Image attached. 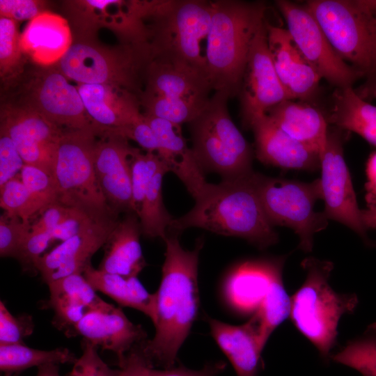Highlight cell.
<instances>
[{"instance_id": "obj_50", "label": "cell", "mask_w": 376, "mask_h": 376, "mask_svg": "<svg viewBox=\"0 0 376 376\" xmlns=\"http://www.w3.org/2000/svg\"><path fill=\"white\" fill-rule=\"evenodd\" d=\"M142 345L135 347L127 354L124 361L119 365V376H147V368L150 364L142 353Z\"/></svg>"}, {"instance_id": "obj_23", "label": "cell", "mask_w": 376, "mask_h": 376, "mask_svg": "<svg viewBox=\"0 0 376 376\" xmlns=\"http://www.w3.org/2000/svg\"><path fill=\"white\" fill-rule=\"evenodd\" d=\"M250 129L256 157L263 164L311 172L320 169V153L290 136L265 115L256 118Z\"/></svg>"}, {"instance_id": "obj_15", "label": "cell", "mask_w": 376, "mask_h": 376, "mask_svg": "<svg viewBox=\"0 0 376 376\" xmlns=\"http://www.w3.org/2000/svg\"><path fill=\"white\" fill-rule=\"evenodd\" d=\"M63 130L33 110L11 104L1 109V132L12 139L24 164L52 175Z\"/></svg>"}, {"instance_id": "obj_27", "label": "cell", "mask_w": 376, "mask_h": 376, "mask_svg": "<svg viewBox=\"0 0 376 376\" xmlns=\"http://www.w3.org/2000/svg\"><path fill=\"white\" fill-rule=\"evenodd\" d=\"M48 307L54 311L53 324L66 335L90 311L99 308L103 301L82 274H74L47 284Z\"/></svg>"}, {"instance_id": "obj_49", "label": "cell", "mask_w": 376, "mask_h": 376, "mask_svg": "<svg viewBox=\"0 0 376 376\" xmlns=\"http://www.w3.org/2000/svg\"><path fill=\"white\" fill-rule=\"evenodd\" d=\"M226 367L222 361L207 363L201 370H191L180 366L169 368L156 369L151 365L147 368V376H217Z\"/></svg>"}, {"instance_id": "obj_41", "label": "cell", "mask_w": 376, "mask_h": 376, "mask_svg": "<svg viewBox=\"0 0 376 376\" xmlns=\"http://www.w3.org/2000/svg\"><path fill=\"white\" fill-rule=\"evenodd\" d=\"M34 329L30 315L14 316L0 301V344L23 343V339L30 336Z\"/></svg>"}, {"instance_id": "obj_19", "label": "cell", "mask_w": 376, "mask_h": 376, "mask_svg": "<svg viewBox=\"0 0 376 376\" xmlns=\"http://www.w3.org/2000/svg\"><path fill=\"white\" fill-rule=\"evenodd\" d=\"M72 336H81L95 347L115 353L118 366L132 349L147 340L141 325L132 323L120 307L109 303L88 311L68 334Z\"/></svg>"}, {"instance_id": "obj_22", "label": "cell", "mask_w": 376, "mask_h": 376, "mask_svg": "<svg viewBox=\"0 0 376 376\" xmlns=\"http://www.w3.org/2000/svg\"><path fill=\"white\" fill-rule=\"evenodd\" d=\"M142 93L202 103L213 91L207 77L188 63L166 57L153 58L145 77Z\"/></svg>"}, {"instance_id": "obj_24", "label": "cell", "mask_w": 376, "mask_h": 376, "mask_svg": "<svg viewBox=\"0 0 376 376\" xmlns=\"http://www.w3.org/2000/svg\"><path fill=\"white\" fill-rule=\"evenodd\" d=\"M157 140V154L196 200L207 187L204 170L188 148L180 125L143 113Z\"/></svg>"}, {"instance_id": "obj_29", "label": "cell", "mask_w": 376, "mask_h": 376, "mask_svg": "<svg viewBox=\"0 0 376 376\" xmlns=\"http://www.w3.org/2000/svg\"><path fill=\"white\" fill-rule=\"evenodd\" d=\"M141 233L135 213L128 212L118 219L104 245L98 269L126 277L137 276L146 265L139 241Z\"/></svg>"}, {"instance_id": "obj_21", "label": "cell", "mask_w": 376, "mask_h": 376, "mask_svg": "<svg viewBox=\"0 0 376 376\" xmlns=\"http://www.w3.org/2000/svg\"><path fill=\"white\" fill-rule=\"evenodd\" d=\"M85 110L99 135L121 136L142 113L139 97L113 85L79 84Z\"/></svg>"}, {"instance_id": "obj_12", "label": "cell", "mask_w": 376, "mask_h": 376, "mask_svg": "<svg viewBox=\"0 0 376 376\" xmlns=\"http://www.w3.org/2000/svg\"><path fill=\"white\" fill-rule=\"evenodd\" d=\"M276 5L287 24V30L308 61L336 88L352 87L361 72L337 54L320 24L305 3L279 0Z\"/></svg>"}, {"instance_id": "obj_30", "label": "cell", "mask_w": 376, "mask_h": 376, "mask_svg": "<svg viewBox=\"0 0 376 376\" xmlns=\"http://www.w3.org/2000/svg\"><path fill=\"white\" fill-rule=\"evenodd\" d=\"M326 117L328 123L355 132L376 146V106L366 102L352 87L336 89Z\"/></svg>"}, {"instance_id": "obj_13", "label": "cell", "mask_w": 376, "mask_h": 376, "mask_svg": "<svg viewBox=\"0 0 376 376\" xmlns=\"http://www.w3.org/2000/svg\"><path fill=\"white\" fill-rule=\"evenodd\" d=\"M345 131L329 128L326 144L320 156V183L323 210L328 219L336 221L357 233L368 243L357 201L351 175L343 155Z\"/></svg>"}, {"instance_id": "obj_8", "label": "cell", "mask_w": 376, "mask_h": 376, "mask_svg": "<svg viewBox=\"0 0 376 376\" xmlns=\"http://www.w3.org/2000/svg\"><path fill=\"white\" fill-rule=\"evenodd\" d=\"M98 135L94 127L63 131L53 168L56 203L95 218L118 216L108 206L96 178L94 149Z\"/></svg>"}, {"instance_id": "obj_18", "label": "cell", "mask_w": 376, "mask_h": 376, "mask_svg": "<svg viewBox=\"0 0 376 376\" xmlns=\"http://www.w3.org/2000/svg\"><path fill=\"white\" fill-rule=\"evenodd\" d=\"M118 217L96 219L79 233L43 254L36 264L43 281L47 285L71 274H83L93 254L105 244Z\"/></svg>"}, {"instance_id": "obj_2", "label": "cell", "mask_w": 376, "mask_h": 376, "mask_svg": "<svg viewBox=\"0 0 376 376\" xmlns=\"http://www.w3.org/2000/svg\"><path fill=\"white\" fill-rule=\"evenodd\" d=\"M256 172L219 184L208 183L193 208L173 219L169 231L201 228L243 238L263 249L276 244L279 235L267 218L258 196Z\"/></svg>"}, {"instance_id": "obj_26", "label": "cell", "mask_w": 376, "mask_h": 376, "mask_svg": "<svg viewBox=\"0 0 376 376\" xmlns=\"http://www.w3.org/2000/svg\"><path fill=\"white\" fill-rule=\"evenodd\" d=\"M72 43L68 21L49 11L29 20L19 36L22 54L42 67L56 64Z\"/></svg>"}, {"instance_id": "obj_51", "label": "cell", "mask_w": 376, "mask_h": 376, "mask_svg": "<svg viewBox=\"0 0 376 376\" xmlns=\"http://www.w3.org/2000/svg\"><path fill=\"white\" fill-rule=\"evenodd\" d=\"M367 182L365 185L368 208L376 207V151L368 157L366 163Z\"/></svg>"}, {"instance_id": "obj_20", "label": "cell", "mask_w": 376, "mask_h": 376, "mask_svg": "<svg viewBox=\"0 0 376 376\" xmlns=\"http://www.w3.org/2000/svg\"><path fill=\"white\" fill-rule=\"evenodd\" d=\"M269 52L289 100H311L321 76L301 52L288 31L266 22Z\"/></svg>"}, {"instance_id": "obj_44", "label": "cell", "mask_w": 376, "mask_h": 376, "mask_svg": "<svg viewBox=\"0 0 376 376\" xmlns=\"http://www.w3.org/2000/svg\"><path fill=\"white\" fill-rule=\"evenodd\" d=\"M24 162L12 139L0 133V187L19 174Z\"/></svg>"}, {"instance_id": "obj_4", "label": "cell", "mask_w": 376, "mask_h": 376, "mask_svg": "<svg viewBox=\"0 0 376 376\" xmlns=\"http://www.w3.org/2000/svg\"><path fill=\"white\" fill-rule=\"evenodd\" d=\"M306 279L291 297L290 317L297 330L329 359L336 344L339 320L352 313L357 304L355 294H340L329 283L334 264L329 260L307 257L301 263Z\"/></svg>"}, {"instance_id": "obj_31", "label": "cell", "mask_w": 376, "mask_h": 376, "mask_svg": "<svg viewBox=\"0 0 376 376\" xmlns=\"http://www.w3.org/2000/svg\"><path fill=\"white\" fill-rule=\"evenodd\" d=\"M83 275L95 291L104 293L119 305L136 309L152 321L155 316V293L151 294L137 276L126 277L94 268L91 263Z\"/></svg>"}, {"instance_id": "obj_7", "label": "cell", "mask_w": 376, "mask_h": 376, "mask_svg": "<svg viewBox=\"0 0 376 376\" xmlns=\"http://www.w3.org/2000/svg\"><path fill=\"white\" fill-rule=\"evenodd\" d=\"M229 97L214 92L201 113L189 123L193 153L203 169L223 179L248 175L253 150L232 120L227 107Z\"/></svg>"}, {"instance_id": "obj_16", "label": "cell", "mask_w": 376, "mask_h": 376, "mask_svg": "<svg viewBox=\"0 0 376 376\" xmlns=\"http://www.w3.org/2000/svg\"><path fill=\"white\" fill-rule=\"evenodd\" d=\"M286 256L247 260L229 274L226 295L242 313L258 311L267 301L285 290L283 268Z\"/></svg>"}, {"instance_id": "obj_37", "label": "cell", "mask_w": 376, "mask_h": 376, "mask_svg": "<svg viewBox=\"0 0 376 376\" xmlns=\"http://www.w3.org/2000/svg\"><path fill=\"white\" fill-rule=\"evenodd\" d=\"M0 205L5 212L19 217L24 222H31L42 208L33 198L19 174L0 187Z\"/></svg>"}, {"instance_id": "obj_5", "label": "cell", "mask_w": 376, "mask_h": 376, "mask_svg": "<svg viewBox=\"0 0 376 376\" xmlns=\"http://www.w3.org/2000/svg\"><path fill=\"white\" fill-rule=\"evenodd\" d=\"M339 57L361 72L362 98L376 97V18L360 0H310L305 3Z\"/></svg>"}, {"instance_id": "obj_34", "label": "cell", "mask_w": 376, "mask_h": 376, "mask_svg": "<svg viewBox=\"0 0 376 376\" xmlns=\"http://www.w3.org/2000/svg\"><path fill=\"white\" fill-rule=\"evenodd\" d=\"M331 358L336 363L355 369L363 376H376V322L370 324L361 336L349 340Z\"/></svg>"}, {"instance_id": "obj_28", "label": "cell", "mask_w": 376, "mask_h": 376, "mask_svg": "<svg viewBox=\"0 0 376 376\" xmlns=\"http://www.w3.org/2000/svg\"><path fill=\"white\" fill-rule=\"evenodd\" d=\"M294 139L322 152L328 133V121L320 109L306 102L285 100L264 114Z\"/></svg>"}, {"instance_id": "obj_35", "label": "cell", "mask_w": 376, "mask_h": 376, "mask_svg": "<svg viewBox=\"0 0 376 376\" xmlns=\"http://www.w3.org/2000/svg\"><path fill=\"white\" fill-rule=\"evenodd\" d=\"M139 100L144 109L143 113L180 125L194 120L208 102L169 98L144 93H141Z\"/></svg>"}, {"instance_id": "obj_25", "label": "cell", "mask_w": 376, "mask_h": 376, "mask_svg": "<svg viewBox=\"0 0 376 376\" xmlns=\"http://www.w3.org/2000/svg\"><path fill=\"white\" fill-rule=\"evenodd\" d=\"M214 340L233 365L237 376H258L262 368L261 321L257 313L244 324L233 325L206 318Z\"/></svg>"}, {"instance_id": "obj_32", "label": "cell", "mask_w": 376, "mask_h": 376, "mask_svg": "<svg viewBox=\"0 0 376 376\" xmlns=\"http://www.w3.org/2000/svg\"><path fill=\"white\" fill-rule=\"evenodd\" d=\"M77 358L67 348L42 350L24 343L0 344V369L7 374L49 363H75Z\"/></svg>"}, {"instance_id": "obj_40", "label": "cell", "mask_w": 376, "mask_h": 376, "mask_svg": "<svg viewBox=\"0 0 376 376\" xmlns=\"http://www.w3.org/2000/svg\"><path fill=\"white\" fill-rule=\"evenodd\" d=\"M17 22L0 18V65L1 77L13 74L19 65L21 54Z\"/></svg>"}, {"instance_id": "obj_39", "label": "cell", "mask_w": 376, "mask_h": 376, "mask_svg": "<svg viewBox=\"0 0 376 376\" xmlns=\"http://www.w3.org/2000/svg\"><path fill=\"white\" fill-rule=\"evenodd\" d=\"M31 222L4 212L0 216V256L17 259L26 237L31 232Z\"/></svg>"}, {"instance_id": "obj_38", "label": "cell", "mask_w": 376, "mask_h": 376, "mask_svg": "<svg viewBox=\"0 0 376 376\" xmlns=\"http://www.w3.org/2000/svg\"><path fill=\"white\" fill-rule=\"evenodd\" d=\"M20 178L42 212L57 202V189L53 175L38 167L24 164Z\"/></svg>"}, {"instance_id": "obj_55", "label": "cell", "mask_w": 376, "mask_h": 376, "mask_svg": "<svg viewBox=\"0 0 376 376\" xmlns=\"http://www.w3.org/2000/svg\"><path fill=\"white\" fill-rule=\"evenodd\" d=\"M6 376H17V375H11V374H7Z\"/></svg>"}, {"instance_id": "obj_9", "label": "cell", "mask_w": 376, "mask_h": 376, "mask_svg": "<svg viewBox=\"0 0 376 376\" xmlns=\"http://www.w3.org/2000/svg\"><path fill=\"white\" fill-rule=\"evenodd\" d=\"M152 60L149 44H125L108 50L81 41L72 43L56 64L68 79L79 84L117 86L140 97Z\"/></svg>"}, {"instance_id": "obj_43", "label": "cell", "mask_w": 376, "mask_h": 376, "mask_svg": "<svg viewBox=\"0 0 376 376\" xmlns=\"http://www.w3.org/2000/svg\"><path fill=\"white\" fill-rule=\"evenodd\" d=\"M51 241L52 238L50 233L33 232L31 230L17 258L24 271L38 272L37 262L42 256Z\"/></svg>"}, {"instance_id": "obj_1", "label": "cell", "mask_w": 376, "mask_h": 376, "mask_svg": "<svg viewBox=\"0 0 376 376\" xmlns=\"http://www.w3.org/2000/svg\"><path fill=\"white\" fill-rule=\"evenodd\" d=\"M159 287L155 293V334L141 346L152 366H174L178 352L189 335L199 308L198 265L203 242L184 249L176 235L167 234Z\"/></svg>"}, {"instance_id": "obj_10", "label": "cell", "mask_w": 376, "mask_h": 376, "mask_svg": "<svg viewBox=\"0 0 376 376\" xmlns=\"http://www.w3.org/2000/svg\"><path fill=\"white\" fill-rule=\"evenodd\" d=\"M255 180L270 224L292 229L299 237V248L312 251L315 234L325 229L329 220L323 211L314 209L316 201L322 200L320 178L306 182L256 172Z\"/></svg>"}, {"instance_id": "obj_11", "label": "cell", "mask_w": 376, "mask_h": 376, "mask_svg": "<svg viewBox=\"0 0 376 376\" xmlns=\"http://www.w3.org/2000/svg\"><path fill=\"white\" fill-rule=\"evenodd\" d=\"M48 67L23 80L18 102L11 105L33 110L63 130L94 127L77 87L58 68Z\"/></svg>"}, {"instance_id": "obj_46", "label": "cell", "mask_w": 376, "mask_h": 376, "mask_svg": "<svg viewBox=\"0 0 376 376\" xmlns=\"http://www.w3.org/2000/svg\"><path fill=\"white\" fill-rule=\"evenodd\" d=\"M122 137L136 142L147 152L157 153L159 150L157 140L143 113L135 120L123 133Z\"/></svg>"}, {"instance_id": "obj_45", "label": "cell", "mask_w": 376, "mask_h": 376, "mask_svg": "<svg viewBox=\"0 0 376 376\" xmlns=\"http://www.w3.org/2000/svg\"><path fill=\"white\" fill-rule=\"evenodd\" d=\"M77 210L59 203L47 207L38 221L31 224V231L50 233L70 218Z\"/></svg>"}, {"instance_id": "obj_47", "label": "cell", "mask_w": 376, "mask_h": 376, "mask_svg": "<svg viewBox=\"0 0 376 376\" xmlns=\"http://www.w3.org/2000/svg\"><path fill=\"white\" fill-rule=\"evenodd\" d=\"M41 3L33 0H1V17L15 21L32 19L42 13Z\"/></svg>"}, {"instance_id": "obj_53", "label": "cell", "mask_w": 376, "mask_h": 376, "mask_svg": "<svg viewBox=\"0 0 376 376\" xmlns=\"http://www.w3.org/2000/svg\"><path fill=\"white\" fill-rule=\"evenodd\" d=\"M36 376H61L58 364L49 363L38 367Z\"/></svg>"}, {"instance_id": "obj_6", "label": "cell", "mask_w": 376, "mask_h": 376, "mask_svg": "<svg viewBox=\"0 0 376 376\" xmlns=\"http://www.w3.org/2000/svg\"><path fill=\"white\" fill-rule=\"evenodd\" d=\"M147 3L144 18L152 20L147 27L152 58L180 60L207 77L203 43L207 42L212 1L169 0Z\"/></svg>"}, {"instance_id": "obj_42", "label": "cell", "mask_w": 376, "mask_h": 376, "mask_svg": "<svg viewBox=\"0 0 376 376\" xmlns=\"http://www.w3.org/2000/svg\"><path fill=\"white\" fill-rule=\"evenodd\" d=\"M83 352L74 363L68 376H119L120 369L113 370L101 359L97 347L88 340L82 342Z\"/></svg>"}, {"instance_id": "obj_48", "label": "cell", "mask_w": 376, "mask_h": 376, "mask_svg": "<svg viewBox=\"0 0 376 376\" xmlns=\"http://www.w3.org/2000/svg\"><path fill=\"white\" fill-rule=\"evenodd\" d=\"M98 219L101 218H95L84 211L77 210L70 218L50 232L52 240L64 242L79 233Z\"/></svg>"}, {"instance_id": "obj_54", "label": "cell", "mask_w": 376, "mask_h": 376, "mask_svg": "<svg viewBox=\"0 0 376 376\" xmlns=\"http://www.w3.org/2000/svg\"><path fill=\"white\" fill-rule=\"evenodd\" d=\"M361 4L376 18V0H360Z\"/></svg>"}, {"instance_id": "obj_14", "label": "cell", "mask_w": 376, "mask_h": 376, "mask_svg": "<svg viewBox=\"0 0 376 376\" xmlns=\"http://www.w3.org/2000/svg\"><path fill=\"white\" fill-rule=\"evenodd\" d=\"M266 22L260 24L252 40L238 93L242 123L246 129L269 109L289 100L269 52Z\"/></svg>"}, {"instance_id": "obj_17", "label": "cell", "mask_w": 376, "mask_h": 376, "mask_svg": "<svg viewBox=\"0 0 376 376\" xmlns=\"http://www.w3.org/2000/svg\"><path fill=\"white\" fill-rule=\"evenodd\" d=\"M94 149V168L102 194L116 214L134 212L131 155L134 147L116 135H102Z\"/></svg>"}, {"instance_id": "obj_52", "label": "cell", "mask_w": 376, "mask_h": 376, "mask_svg": "<svg viewBox=\"0 0 376 376\" xmlns=\"http://www.w3.org/2000/svg\"><path fill=\"white\" fill-rule=\"evenodd\" d=\"M361 219L366 230L376 229V207L361 210Z\"/></svg>"}, {"instance_id": "obj_33", "label": "cell", "mask_w": 376, "mask_h": 376, "mask_svg": "<svg viewBox=\"0 0 376 376\" xmlns=\"http://www.w3.org/2000/svg\"><path fill=\"white\" fill-rule=\"evenodd\" d=\"M167 172L169 170L164 164L154 175L137 214L141 233L148 237L164 240L173 219L166 211L162 198V179Z\"/></svg>"}, {"instance_id": "obj_36", "label": "cell", "mask_w": 376, "mask_h": 376, "mask_svg": "<svg viewBox=\"0 0 376 376\" xmlns=\"http://www.w3.org/2000/svg\"><path fill=\"white\" fill-rule=\"evenodd\" d=\"M164 165L157 153H143L134 148L131 155L132 208L136 215L152 179Z\"/></svg>"}, {"instance_id": "obj_3", "label": "cell", "mask_w": 376, "mask_h": 376, "mask_svg": "<svg viewBox=\"0 0 376 376\" xmlns=\"http://www.w3.org/2000/svg\"><path fill=\"white\" fill-rule=\"evenodd\" d=\"M261 1H212L207 38V75L214 92L238 95L254 36L265 19Z\"/></svg>"}]
</instances>
